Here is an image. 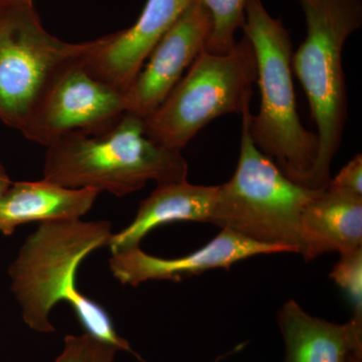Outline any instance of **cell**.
<instances>
[{
    "instance_id": "cell-1",
    "label": "cell",
    "mask_w": 362,
    "mask_h": 362,
    "mask_svg": "<svg viewBox=\"0 0 362 362\" xmlns=\"http://www.w3.org/2000/svg\"><path fill=\"white\" fill-rule=\"evenodd\" d=\"M187 173L181 152L150 139L144 119L129 112L103 127L71 133L52 143L44 164L45 180L116 197L134 194L148 181H185Z\"/></svg>"
},
{
    "instance_id": "cell-2",
    "label": "cell",
    "mask_w": 362,
    "mask_h": 362,
    "mask_svg": "<svg viewBox=\"0 0 362 362\" xmlns=\"http://www.w3.org/2000/svg\"><path fill=\"white\" fill-rule=\"evenodd\" d=\"M243 30L254 47L261 92L259 113L250 118L252 141L288 178L312 188L318 137L298 115L289 32L272 18L262 0L247 1Z\"/></svg>"
},
{
    "instance_id": "cell-3",
    "label": "cell",
    "mask_w": 362,
    "mask_h": 362,
    "mask_svg": "<svg viewBox=\"0 0 362 362\" xmlns=\"http://www.w3.org/2000/svg\"><path fill=\"white\" fill-rule=\"evenodd\" d=\"M307 35L292 56V71L306 93L318 137L312 188L323 189L341 144L347 120V94L342 52L362 25L361 0H299Z\"/></svg>"
},
{
    "instance_id": "cell-4",
    "label": "cell",
    "mask_w": 362,
    "mask_h": 362,
    "mask_svg": "<svg viewBox=\"0 0 362 362\" xmlns=\"http://www.w3.org/2000/svg\"><path fill=\"white\" fill-rule=\"evenodd\" d=\"M250 105L243 111L237 169L218 185L209 223L233 230L259 244L301 254V216L319 189L288 178L252 141Z\"/></svg>"
},
{
    "instance_id": "cell-5",
    "label": "cell",
    "mask_w": 362,
    "mask_h": 362,
    "mask_svg": "<svg viewBox=\"0 0 362 362\" xmlns=\"http://www.w3.org/2000/svg\"><path fill=\"white\" fill-rule=\"evenodd\" d=\"M106 221H56L40 223L9 267L11 291L30 329L54 332L49 315L62 301L71 307L85 296L76 286L81 263L106 246L112 237Z\"/></svg>"
},
{
    "instance_id": "cell-6",
    "label": "cell",
    "mask_w": 362,
    "mask_h": 362,
    "mask_svg": "<svg viewBox=\"0 0 362 362\" xmlns=\"http://www.w3.org/2000/svg\"><path fill=\"white\" fill-rule=\"evenodd\" d=\"M257 76L254 47L246 35L225 56L202 52L160 106L144 119L146 135L181 152L214 119L242 115L251 104Z\"/></svg>"
},
{
    "instance_id": "cell-7",
    "label": "cell",
    "mask_w": 362,
    "mask_h": 362,
    "mask_svg": "<svg viewBox=\"0 0 362 362\" xmlns=\"http://www.w3.org/2000/svg\"><path fill=\"white\" fill-rule=\"evenodd\" d=\"M93 40L66 42L47 33L33 2L0 1V121L23 131L52 78Z\"/></svg>"
},
{
    "instance_id": "cell-8",
    "label": "cell",
    "mask_w": 362,
    "mask_h": 362,
    "mask_svg": "<svg viewBox=\"0 0 362 362\" xmlns=\"http://www.w3.org/2000/svg\"><path fill=\"white\" fill-rule=\"evenodd\" d=\"M81 58L64 66L45 88L21 131L26 139L47 147L71 133L108 125L125 113L124 93L90 73Z\"/></svg>"
},
{
    "instance_id": "cell-9",
    "label": "cell",
    "mask_w": 362,
    "mask_h": 362,
    "mask_svg": "<svg viewBox=\"0 0 362 362\" xmlns=\"http://www.w3.org/2000/svg\"><path fill=\"white\" fill-rule=\"evenodd\" d=\"M209 32V14L199 2L192 0L124 93L126 112L142 119L153 113L204 52Z\"/></svg>"
},
{
    "instance_id": "cell-10",
    "label": "cell",
    "mask_w": 362,
    "mask_h": 362,
    "mask_svg": "<svg viewBox=\"0 0 362 362\" xmlns=\"http://www.w3.org/2000/svg\"><path fill=\"white\" fill-rule=\"evenodd\" d=\"M192 0H147L142 13L127 30L93 40L81 58L86 68L125 93L149 54Z\"/></svg>"
},
{
    "instance_id": "cell-11",
    "label": "cell",
    "mask_w": 362,
    "mask_h": 362,
    "mask_svg": "<svg viewBox=\"0 0 362 362\" xmlns=\"http://www.w3.org/2000/svg\"><path fill=\"white\" fill-rule=\"evenodd\" d=\"M287 252L282 247L259 244L233 232H221L206 246L180 258H160L143 252L140 247L112 254L109 266L123 285L136 286L147 281L181 282L214 269H228L235 263L259 255Z\"/></svg>"
},
{
    "instance_id": "cell-12",
    "label": "cell",
    "mask_w": 362,
    "mask_h": 362,
    "mask_svg": "<svg viewBox=\"0 0 362 362\" xmlns=\"http://www.w3.org/2000/svg\"><path fill=\"white\" fill-rule=\"evenodd\" d=\"M285 346L284 362H349L362 352V322L339 324L312 316L289 300L278 312Z\"/></svg>"
},
{
    "instance_id": "cell-13",
    "label": "cell",
    "mask_w": 362,
    "mask_h": 362,
    "mask_svg": "<svg viewBox=\"0 0 362 362\" xmlns=\"http://www.w3.org/2000/svg\"><path fill=\"white\" fill-rule=\"evenodd\" d=\"M301 254L306 261L325 252L362 247V197L325 187L307 202L301 216Z\"/></svg>"
},
{
    "instance_id": "cell-14",
    "label": "cell",
    "mask_w": 362,
    "mask_h": 362,
    "mask_svg": "<svg viewBox=\"0 0 362 362\" xmlns=\"http://www.w3.org/2000/svg\"><path fill=\"white\" fill-rule=\"evenodd\" d=\"M218 185H195L187 180L163 183L138 206L134 220L112 237V254L139 247L154 228L175 221L209 223L213 214Z\"/></svg>"
},
{
    "instance_id": "cell-15",
    "label": "cell",
    "mask_w": 362,
    "mask_h": 362,
    "mask_svg": "<svg viewBox=\"0 0 362 362\" xmlns=\"http://www.w3.org/2000/svg\"><path fill=\"white\" fill-rule=\"evenodd\" d=\"M101 192L69 188L42 178L13 182L0 197V233L11 235L18 226L39 221L81 220Z\"/></svg>"
},
{
    "instance_id": "cell-16",
    "label": "cell",
    "mask_w": 362,
    "mask_h": 362,
    "mask_svg": "<svg viewBox=\"0 0 362 362\" xmlns=\"http://www.w3.org/2000/svg\"><path fill=\"white\" fill-rule=\"evenodd\" d=\"M204 9L211 21V32L204 47L207 54L225 56L235 47V33L246 23L249 0H195Z\"/></svg>"
},
{
    "instance_id": "cell-17",
    "label": "cell",
    "mask_w": 362,
    "mask_h": 362,
    "mask_svg": "<svg viewBox=\"0 0 362 362\" xmlns=\"http://www.w3.org/2000/svg\"><path fill=\"white\" fill-rule=\"evenodd\" d=\"M329 276L349 298L354 310L351 318L362 322V247L340 254Z\"/></svg>"
},
{
    "instance_id": "cell-18",
    "label": "cell",
    "mask_w": 362,
    "mask_h": 362,
    "mask_svg": "<svg viewBox=\"0 0 362 362\" xmlns=\"http://www.w3.org/2000/svg\"><path fill=\"white\" fill-rule=\"evenodd\" d=\"M361 180L362 156L359 153L356 154L334 178H331L326 187L362 197Z\"/></svg>"
},
{
    "instance_id": "cell-19",
    "label": "cell",
    "mask_w": 362,
    "mask_h": 362,
    "mask_svg": "<svg viewBox=\"0 0 362 362\" xmlns=\"http://www.w3.org/2000/svg\"><path fill=\"white\" fill-rule=\"evenodd\" d=\"M92 338L88 334L68 335L65 338L63 351L54 362H88Z\"/></svg>"
},
{
    "instance_id": "cell-20",
    "label": "cell",
    "mask_w": 362,
    "mask_h": 362,
    "mask_svg": "<svg viewBox=\"0 0 362 362\" xmlns=\"http://www.w3.org/2000/svg\"><path fill=\"white\" fill-rule=\"evenodd\" d=\"M117 351L118 350L110 346V345L104 344V343L92 339L88 362H113Z\"/></svg>"
},
{
    "instance_id": "cell-21",
    "label": "cell",
    "mask_w": 362,
    "mask_h": 362,
    "mask_svg": "<svg viewBox=\"0 0 362 362\" xmlns=\"http://www.w3.org/2000/svg\"><path fill=\"white\" fill-rule=\"evenodd\" d=\"M11 183H13V181H11L9 175H7L6 168H4V166L0 163V197L4 195V192H6L7 189H8Z\"/></svg>"
},
{
    "instance_id": "cell-22",
    "label": "cell",
    "mask_w": 362,
    "mask_h": 362,
    "mask_svg": "<svg viewBox=\"0 0 362 362\" xmlns=\"http://www.w3.org/2000/svg\"><path fill=\"white\" fill-rule=\"evenodd\" d=\"M349 362H362V352L352 354Z\"/></svg>"
},
{
    "instance_id": "cell-23",
    "label": "cell",
    "mask_w": 362,
    "mask_h": 362,
    "mask_svg": "<svg viewBox=\"0 0 362 362\" xmlns=\"http://www.w3.org/2000/svg\"><path fill=\"white\" fill-rule=\"evenodd\" d=\"M0 1H1V0H0ZM2 1H4V0H2ZM18 1L33 2V0H18Z\"/></svg>"
}]
</instances>
